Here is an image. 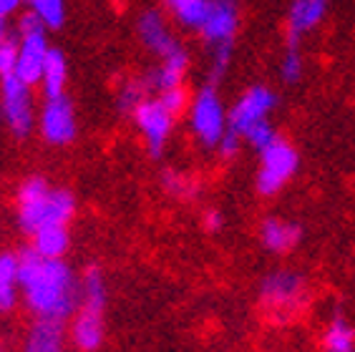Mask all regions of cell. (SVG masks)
<instances>
[{"mask_svg": "<svg viewBox=\"0 0 355 352\" xmlns=\"http://www.w3.org/2000/svg\"><path fill=\"white\" fill-rule=\"evenodd\" d=\"M21 262V290L26 305L38 319L71 317L81 302V282L63 259H48L31 247L18 254Z\"/></svg>", "mask_w": 355, "mask_h": 352, "instance_id": "1", "label": "cell"}, {"mask_svg": "<svg viewBox=\"0 0 355 352\" xmlns=\"http://www.w3.org/2000/svg\"><path fill=\"white\" fill-rule=\"evenodd\" d=\"M76 199L69 189H51L43 176H31L18 189V224L33 237L48 224H69Z\"/></svg>", "mask_w": 355, "mask_h": 352, "instance_id": "2", "label": "cell"}, {"mask_svg": "<svg viewBox=\"0 0 355 352\" xmlns=\"http://www.w3.org/2000/svg\"><path fill=\"white\" fill-rule=\"evenodd\" d=\"M103 310H106V285L98 267H89L81 279V310L71 325V340L83 352H94L103 342Z\"/></svg>", "mask_w": 355, "mask_h": 352, "instance_id": "3", "label": "cell"}, {"mask_svg": "<svg viewBox=\"0 0 355 352\" xmlns=\"http://www.w3.org/2000/svg\"><path fill=\"white\" fill-rule=\"evenodd\" d=\"M262 310L275 322H287L308 302V285L302 274L290 270L270 272L260 285Z\"/></svg>", "mask_w": 355, "mask_h": 352, "instance_id": "4", "label": "cell"}, {"mask_svg": "<svg viewBox=\"0 0 355 352\" xmlns=\"http://www.w3.org/2000/svg\"><path fill=\"white\" fill-rule=\"evenodd\" d=\"M189 126L197 141L207 149H217L222 136L230 129V114L225 111V103L219 98L214 83H207L199 88L194 101L189 106Z\"/></svg>", "mask_w": 355, "mask_h": 352, "instance_id": "5", "label": "cell"}, {"mask_svg": "<svg viewBox=\"0 0 355 352\" xmlns=\"http://www.w3.org/2000/svg\"><path fill=\"white\" fill-rule=\"evenodd\" d=\"M18 66H15V76L26 81L28 86L41 83L43 66L48 58V38H46V26H43L33 13H26L18 21Z\"/></svg>", "mask_w": 355, "mask_h": 352, "instance_id": "6", "label": "cell"}, {"mask_svg": "<svg viewBox=\"0 0 355 352\" xmlns=\"http://www.w3.org/2000/svg\"><path fill=\"white\" fill-rule=\"evenodd\" d=\"M300 166V156L285 139H275L265 151H260V171H257V191L262 197H272L295 176Z\"/></svg>", "mask_w": 355, "mask_h": 352, "instance_id": "7", "label": "cell"}, {"mask_svg": "<svg viewBox=\"0 0 355 352\" xmlns=\"http://www.w3.org/2000/svg\"><path fill=\"white\" fill-rule=\"evenodd\" d=\"M0 116L18 139H26L33 131V96H31V86L18 76L0 78Z\"/></svg>", "mask_w": 355, "mask_h": 352, "instance_id": "8", "label": "cell"}, {"mask_svg": "<svg viewBox=\"0 0 355 352\" xmlns=\"http://www.w3.org/2000/svg\"><path fill=\"white\" fill-rule=\"evenodd\" d=\"M131 116H134L137 129L141 131L144 141L149 146V154L151 156L164 154V146H166V141H169L177 116L171 114L159 98H144Z\"/></svg>", "mask_w": 355, "mask_h": 352, "instance_id": "9", "label": "cell"}, {"mask_svg": "<svg viewBox=\"0 0 355 352\" xmlns=\"http://www.w3.org/2000/svg\"><path fill=\"white\" fill-rule=\"evenodd\" d=\"M277 96L267 86H252L239 96L234 106L230 109V129L245 139V134L252 129L254 123L267 121V116L272 114Z\"/></svg>", "mask_w": 355, "mask_h": 352, "instance_id": "10", "label": "cell"}, {"mask_svg": "<svg viewBox=\"0 0 355 352\" xmlns=\"http://www.w3.org/2000/svg\"><path fill=\"white\" fill-rule=\"evenodd\" d=\"M41 136L53 146H66L76 139V114L66 96H46L41 116H38Z\"/></svg>", "mask_w": 355, "mask_h": 352, "instance_id": "11", "label": "cell"}, {"mask_svg": "<svg viewBox=\"0 0 355 352\" xmlns=\"http://www.w3.org/2000/svg\"><path fill=\"white\" fill-rule=\"evenodd\" d=\"M239 26V13L232 0H209V13L199 33L209 46H230Z\"/></svg>", "mask_w": 355, "mask_h": 352, "instance_id": "12", "label": "cell"}, {"mask_svg": "<svg viewBox=\"0 0 355 352\" xmlns=\"http://www.w3.org/2000/svg\"><path fill=\"white\" fill-rule=\"evenodd\" d=\"M330 0H293L287 13V46H300L302 35L320 26L328 13Z\"/></svg>", "mask_w": 355, "mask_h": 352, "instance_id": "13", "label": "cell"}, {"mask_svg": "<svg viewBox=\"0 0 355 352\" xmlns=\"http://www.w3.org/2000/svg\"><path fill=\"white\" fill-rule=\"evenodd\" d=\"M137 33H139V38H141L144 46L149 48L154 55H159V58H164L166 53H171V51L179 46L177 38L171 35L166 21L162 18V13H157V10H146V13L139 15Z\"/></svg>", "mask_w": 355, "mask_h": 352, "instance_id": "14", "label": "cell"}, {"mask_svg": "<svg viewBox=\"0 0 355 352\" xmlns=\"http://www.w3.org/2000/svg\"><path fill=\"white\" fill-rule=\"evenodd\" d=\"M302 239V229L295 222H287L280 217H267L260 227V242L267 252L287 254L293 252Z\"/></svg>", "mask_w": 355, "mask_h": 352, "instance_id": "15", "label": "cell"}, {"mask_svg": "<svg viewBox=\"0 0 355 352\" xmlns=\"http://www.w3.org/2000/svg\"><path fill=\"white\" fill-rule=\"evenodd\" d=\"M159 61H162L159 68L146 78L151 88L166 91V88H174V86H182V83H184L187 68H189V53H187L184 48L177 46L171 53H166L164 58H159Z\"/></svg>", "mask_w": 355, "mask_h": 352, "instance_id": "16", "label": "cell"}, {"mask_svg": "<svg viewBox=\"0 0 355 352\" xmlns=\"http://www.w3.org/2000/svg\"><path fill=\"white\" fill-rule=\"evenodd\" d=\"M66 350V332L58 319H35L31 327L23 352H63Z\"/></svg>", "mask_w": 355, "mask_h": 352, "instance_id": "17", "label": "cell"}, {"mask_svg": "<svg viewBox=\"0 0 355 352\" xmlns=\"http://www.w3.org/2000/svg\"><path fill=\"white\" fill-rule=\"evenodd\" d=\"M21 287V262L15 254H0V312L13 310Z\"/></svg>", "mask_w": 355, "mask_h": 352, "instance_id": "18", "label": "cell"}, {"mask_svg": "<svg viewBox=\"0 0 355 352\" xmlns=\"http://www.w3.org/2000/svg\"><path fill=\"white\" fill-rule=\"evenodd\" d=\"M33 249L48 259H61L69 249V229L66 224H48L33 234Z\"/></svg>", "mask_w": 355, "mask_h": 352, "instance_id": "19", "label": "cell"}, {"mask_svg": "<svg viewBox=\"0 0 355 352\" xmlns=\"http://www.w3.org/2000/svg\"><path fill=\"white\" fill-rule=\"evenodd\" d=\"M66 81H69V63H66V55H63L58 48H51L46 58V66H43V76H41L43 94L61 96Z\"/></svg>", "mask_w": 355, "mask_h": 352, "instance_id": "20", "label": "cell"}, {"mask_svg": "<svg viewBox=\"0 0 355 352\" xmlns=\"http://www.w3.org/2000/svg\"><path fill=\"white\" fill-rule=\"evenodd\" d=\"M322 352H355V327L348 319H330L322 332Z\"/></svg>", "mask_w": 355, "mask_h": 352, "instance_id": "21", "label": "cell"}, {"mask_svg": "<svg viewBox=\"0 0 355 352\" xmlns=\"http://www.w3.org/2000/svg\"><path fill=\"white\" fill-rule=\"evenodd\" d=\"M31 13L46 28H61L66 21V0H26Z\"/></svg>", "mask_w": 355, "mask_h": 352, "instance_id": "22", "label": "cell"}, {"mask_svg": "<svg viewBox=\"0 0 355 352\" xmlns=\"http://www.w3.org/2000/svg\"><path fill=\"white\" fill-rule=\"evenodd\" d=\"M207 13H209V0H189L187 6L174 10L177 21L184 28H191V30H199V28L205 26Z\"/></svg>", "mask_w": 355, "mask_h": 352, "instance_id": "23", "label": "cell"}, {"mask_svg": "<svg viewBox=\"0 0 355 352\" xmlns=\"http://www.w3.org/2000/svg\"><path fill=\"white\" fill-rule=\"evenodd\" d=\"M146 88H151L149 81H129V83H123V86L119 88L116 106L121 111H126V114H134V109H137L139 103L146 98Z\"/></svg>", "mask_w": 355, "mask_h": 352, "instance_id": "24", "label": "cell"}, {"mask_svg": "<svg viewBox=\"0 0 355 352\" xmlns=\"http://www.w3.org/2000/svg\"><path fill=\"white\" fill-rule=\"evenodd\" d=\"M162 182H164V189L177 199H191L197 194V182L187 174H179V171H166Z\"/></svg>", "mask_w": 355, "mask_h": 352, "instance_id": "25", "label": "cell"}, {"mask_svg": "<svg viewBox=\"0 0 355 352\" xmlns=\"http://www.w3.org/2000/svg\"><path fill=\"white\" fill-rule=\"evenodd\" d=\"M280 76L285 83H297L302 76V55H300V48L295 46H287L285 55H282V63H280Z\"/></svg>", "mask_w": 355, "mask_h": 352, "instance_id": "26", "label": "cell"}, {"mask_svg": "<svg viewBox=\"0 0 355 352\" xmlns=\"http://www.w3.org/2000/svg\"><path fill=\"white\" fill-rule=\"evenodd\" d=\"M277 139V134H275V129H272V123L270 121H260V123H254L252 129L247 131L245 134V141L252 146L254 151H265L270 143Z\"/></svg>", "mask_w": 355, "mask_h": 352, "instance_id": "27", "label": "cell"}, {"mask_svg": "<svg viewBox=\"0 0 355 352\" xmlns=\"http://www.w3.org/2000/svg\"><path fill=\"white\" fill-rule=\"evenodd\" d=\"M18 38L8 35L6 41H0V78L6 76H15V66H18Z\"/></svg>", "mask_w": 355, "mask_h": 352, "instance_id": "28", "label": "cell"}, {"mask_svg": "<svg viewBox=\"0 0 355 352\" xmlns=\"http://www.w3.org/2000/svg\"><path fill=\"white\" fill-rule=\"evenodd\" d=\"M157 98L164 103L166 109H169L174 116L182 114V111L187 109V101H189V96H187L184 86H174V88H166V91H159Z\"/></svg>", "mask_w": 355, "mask_h": 352, "instance_id": "29", "label": "cell"}, {"mask_svg": "<svg viewBox=\"0 0 355 352\" xmlns=\"http://www.w3.org/2000/svg\"><path fill=\"white\" fill-rule=\"evenodd\" d=\"M245 141L239 134H234L232 129H227V134L222 136V141H219V146H217V151H219V156L222 159H232V156H237V151H239V143Z\"/></svg>", "mask_w": 355, "mask_h": 352, "instance_id": "30", "label": "cell"}, {"mask_svg": "<svg viewBox=\"0 0 355 352\" xmlns=\"http://www.w3.org/2000/svg\"><path fill=\"white\" fill-rule=\"evenodd\" d=\"M222 227H225V217H222V211L217 209H209L205 214V229L212 231V234H217V231H222Z\"/></svg>", "mask_w": 355, "mask_h": 352, "instance_id": "31", "label": "cell"}, {"mask_svg": "<svg viewBox=\"0 0 355 352\" xmlns=\"http://www.w3.org/2000/svg\"><path fill=\"white\" fill-rule=\"evenodd\" d=\"M23 6V0H0V15H13L18 8Z\"/></svg>", "mask_w": 355, "mask_h": 352, "instance_id": "32", "label": "cell"}, {"mask_svg": "<svg viewBox=\"0 0 355 352\" xmlns=\"http://www.w3.org/2000/svg\"><path fill=\"white\" fill-rule=\"evenodd\" d=\"M8 38V26H6V15H0V41Z\"/></svg>", "mask_w": 355, "mask_h": 352, "instance_id": "33", "label": "cell"}, {"mask_svg": "<svg viewBox=\"0 0 355 352\" xmlns=\"http://www.w3.org/2000/svg\"><path fill=\"white\" fill-rule=\"evenodd\" d=\"M166 3H169V8H171V10H179V8H182V6H187V3H189V0H166Z\"/></svg>", "mask_w": 355, "mask_h": 352, "instance_id": "34", "label": "cell"}]
</instances>
